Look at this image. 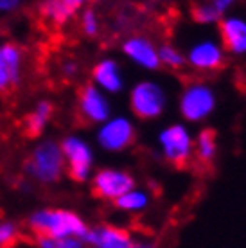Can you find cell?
<instances>
[{
    "instance_id": "cell-22",
    "label": "cell",
    "mask_w": 246,
    "mask_h": 248,
    "mask_svg": "<svg viewBox=\"0 0 246 248\" xmlns=\"http://www.w3.org/2000/svg\"><path fill=\"white\" fill-rule=\"evenodd\" d=\"M81 29L86 36H97L99 32V18L97 13L92 11V9H85L83 15H81Z\"/></svg>"
},
{
    "instance_id": "cell-20",
    "label": "cell",
    "mask_w": 246,
    "mask_h": 248,
    "mask_svg": "<svg viewBox=\"0 0 246 248\" xmlns=\"http://www.w3.org/2000/svg\"><path fill=\"white\" fill-rule=\"evenodd\" d=\"M158 60H160V67H167L171 70H180L187 65L185 54L172 44L158 45Z\"/></svg>"
},
{
    "instance_id": "cell-24",
    "label": "cell",
    "mask_w": 246,
    "mask_h": 248,
    "mask_svg": "<svg viewBox=\"0 0 246 248\" xmlns=\"http://www.w3.org/2000/svg\"><path fill=\"white\" fill-rule=\"evenodd\" d=\"M207 2H209L210 6L214 7L221 16H225V15L237 4V0H207Z\"/></svg>"
},
{
    "instance_id": "cell-25",
    "label": "cell",
    "mask_w": 246,
    "mask_h": 248,
    "mask_svg": "<svg viewBox=\"0 0 246 248\" xmlns=\"http://www.w3.org/2000/svg\"><path fill=\"white\" fill-rule=\"evenodd\" d=\"M58 248H85V241L81 237H63V239H56Z\"/></svg>"
},
{
    "instance_id": "cell-28",
    "label": "cell",
    "mask_w": 246,
    "mask_h": 248,
    "mask_svg": "<svg viewBox=\"0 0 246 248\" xmlns=\"http://www.w3.org/2000/svg\"><path fill=\"white\" fill-rule=\"evenodd\" d=\"M63 2H65V6H67L68 9H70V11H72L76 15V11L85 6L88 0H63Z\"/></svg>"
},
{
    "instance_id": "cell-15",
    "label": "cell",
    "mask_w": 246,
    "mask_h": 248,
    "mask_svg": "<svg viewBox=\"0 0 246 248\" xmlns=\"http://www.w3.org/2000/svg\"><path fill=\"white\" fill-rule=\"evenodd\" d=\"M113 205L123 212H144L151 205V194L148 189H140L135 186L128 192H124L123 196H119Z\"/></svg>"
},
{
    "instance_id": "cell-1",
    "label": "cell",
    "mask_w": 246,
    "mask_h": 248,
    "mask_svg": "<svg viewBox=\"0 0 246 248\" xmlns=\"http://www.w3.org/2000/svg\"><path fill=\"white\" fill-rule=\"evenodd\" d=\"M27 223L38 236L63 239V237H81L86 234L85 219L74 211L67 209H40L29 216Z\"/></svg>"
},
{
    "instance_id": "cell-10",
    "label": "cell",
    "mask_w": 246,
    "mask_h": 248,
    "mask_svg": "<svg viewBox=\"0 0 246 248\" xmlns=\"http://www.w3.org/2000/svg\"><path fill=\"white\" fill-rule=\"evenodd\" d=\"M90 186H92V192L99 200L115 202L119 196H123L124 192H128L129 189H133L137 184L133 174H129L128 171L105 168L95 171L90 176Z\"/></svg>"
},
{
    "instance_id": "cell-14",
    "label": "cell",
    "mask_w": 246,
    "mask_h": 248,
    "mask_svg": "<svg viewBox=\"0 0 246 248\" xmlns=\"http://www.w3.org/2000/svg\"><path fill=\"white\" fill-rule=\"evenodd\" d=\"M92 81L93 85L103 90L106 95L121 93L124 90V76L123 68L117 60L113 58H105L93 65L92 68Z\"/></svg>"
},
{
    "instance_id": "cell-3",
    "label": "cell",
    "mask_w": 246,
    "mask_h": 248,
    "mask_svg": "<svg viewBox=\"0 0 246 248\" xmlns=\"http://www.w3.org/2000/svg\"><path fill=\"white\" fill-rule=\"evenodd\" d=\"M162 158L172 166H185L194 156V135L184 123H172L164 126L156 137Z\"/></svg>"
},
{
    "instance_id": "cell-7",
    "label": "cell",
    "mask_w": 246,
    "mask_h": 248,
    "mask_svg": "<svg viewBox=\"0 0 246 248\" xmlns=\"http://www.w3.org/2000/svg\"><path fill=\"white\" fill-rule=\"evenodd\" d=\"M135 124L126 115H111L103 124H99L95 139L101 148L108 153H119L128 149L135 142Z\"/></svg>"
},
{
    "instance_id": "cell-18",
    "label": "cell",
    "mask_w": 246,
    "mask_h": 248,
    "mask_svg": "<svg viewBox=\"0 0 246 248\" xmlns=\"http://www.w3.org/2000/svg\"><path fill=\"white\" fill-rule=\"evenodd\" d=\"M50 117H52V105H50L49 101H40L34 106L31 115L27 117V131H29V135H40L45 130V126L50 121Z\"/></svg>"
},
{
    "instance_id": "cell-8",
    "label": "cell",
    "mask_w": 246,
    "mask_h": 248,
    "mask_svg": "<svg viewBox=\"0 0 246 248\" xmlns=\"http://www.w3.org/2000/svg\"><path fill=\"white\" fill-rule=\"evenodd\" d=\"M184 54L185 63L196 72H215L225 65V58H227L221 42L214 36L194 40Z\"/></svg>"
},
{
    "instance_id": "cell-11",
    "label": "cell",
    "mask_w": 246,
    "mask_h": 248,
    "mask_svg": "<svg viewBox=\"0 0 246 248\" xmlns=\"http://www.w3.org/2000/svg\"><path fill=\"white\" fill-rule=\"evenodd\" d=\"M79 113L86 123L103 124L106 119L111 117V103L103 90H99L95 85H85L79 92Z\"/></svg>"
},
{
    "instance_id": "cell-12",
    "label": "cell",
    "mask_w": 246,
    "mask_h": 248,
    "mask_svg": "<svg viewBox=\"0 0 246 248\" xmlns=\"http://www.w3.org/2000/svg\"><path fill=\"white\" fill-rule=\"evenodd\" d=\"M217 34L225 52L246 56V18L241 15H225L217 22Z\"/></svg>"
},
{
    "instance_id": "cell-6",
    "label": "cell",
    "mask_w": 246,
    "mask_h": 248,
    "mask_svg": "<svg viewBox=\"0 0 246 248\" xmlns=\"http://www.w3.org/2000/svg\"><path fill=\"white\" fill-rule=\"evenodd\" d=\"M60 146H62V153L65 158V171L68 173V176L77 184H85L90 180L93 171V162H95L92 146L79 135L65 137L60 142Z\"/></svg>"
},
{
    "instance_id": "cell-4",
    "label": "cell",
    "mask_w": 246,
    "mask_h": 248,
    "mask_svg": "<svg viewBox=\"0 0 246 248\" xmlns=\"http://www.w3.org/2000/svg\"><path fill=\"white\" fill-rule=\"evenodd\" d=\"M215 106H217L215 90L203 81L189 83L180 93L178 110L185 123H203L215 112Z\"/></svg>"
},
{
    "instance_id": "cell-5",
    "label": "cell",
    "mask_w": 246,
    "mask_h": 248,
    "mask_svg": "<svg viewBox=\"0 0 246 248\" xmlns=\"http://www.w3.org/2000/svg\"><path fill=\"white\" fill-rule=\"evenodd\" d=\"M129 108L140 121H154L167 108V92L158 81L142 79L129 90Z\"/></svg>"
},
{
    "instance_id": "cell-21",
    "label": "cell",
    "mask_w": 246,
    "mask_h": 248,
    "mask_svg": "<svg viewBox=\"0 0 246 248\" xmlns=\"http://www.w3.org/2000/svg\"><path fill=\"white\" fill-rule=\"evenodd\" d=\"M191 16L200 25H217V22L223 18L221 15L215 11L207 0H203V2H200V4H196V6L192 7Z\"/></svg>"
},
{
    "instance_id": "cell-13",
    "label": "cell",
    "mask_w": 246,
    "mask_h": 248,
    "mask_svg": "<svg viewBox=\"0 0 246 248\" xmlns=\"http://www.w3.org/2000/svg\"><path fill=\"white\" fill-rule=\"evenodd\" d=\"M124 56L129 62L140 67L142 70L154 72L160 68V60H158V45H154L148 36H129L123 44Z\"/></svg>"
},
{
    "instance_id": "cell-27",
    "label": "cell",
    "mask_w": 246,
    "mask_h": 248,
    "mask_svg": "<svg viewBox=\"0 0 246 248\" xmlns=\"http://www.w3.org/2000/svg\"><path fill=\"white\" fill-rule=\"evenodd\" d=\"M24 0H0V13H11L18 9Z\"/></svg>"
},
{
    "instance_id": "cell-9",
    "label": "cell",
    "mask_w": 246,
    "mask_h": 248,
    "mask_svg": "<svg viewBox=\"0 0 246 248\" xmlns=\"http://www.w3.org/2000/svg\"><path fill=\"white\" fill-rule=\"evenodd\" d=\"M83 241L90 248H156L151 241L135 239L126 229L113 225H99L88 229Z\"/></svg>"
},
{
    "instance_id": "cell-26",
    "label": "cell",
    "mask_w": 246,
    "mask_h": 248,
    "mask_svg": "<svg viewBox=\"0 0 246 248\" xmlns=\"http://www.w3.org/2000/svg\"><path fill=\"white\" fill-rule=\"evenodd\" d=\"M13 85H15V81H13V78L9 76V72H6L4 68L0 67V92H4V90H7V88H11Z\"/></svg>"
},
{
    "instance_id": "cell-17",
    "label": "cell",
    "mask_w": 246,
    "mask_h": 248,
    "mask_svg": "<svg viewBox=\"0 0 246 248\" xmlns=\"http://www.w3.org/2000/svg\"><path fill=\"white\" fill-rule=\"evenodd\" d=\"M0 67L9 72L15 85L18 83L22 74V50L15 44L0 45Z\"/></svg>"
},
{
    "instance_id": "cell-19",
    "label": "cell",
    "mask_w": 246,
    "mask_h": 248,
    "mask_svg": "<svg viewBox=\"0 0 246 248\" xmlns=\"http://www.w3.org/2000/svg\"><path fill=\"white\" fill-rule=\"evenodd\" d=\"M40 11H42V15L45 18L50 20L56 25L65 24V22H68V20L74 16V13L65 6L63 0H45L42 4V7H40Z\"/></svg>"
},
{
    "instance_id": "cell-16",
    "label": "cell",
    "mask_w": 246,
    "mask_h": 248,
    "mask_svg": "<svg viewBox=\"0 0 246 248\" xmlns=\"http://www.w3.org/2000/svg\"><path fill=\"white\" fill-rule=\"evenodd\" d=\"M217 155V137L210 128H203L194 137V156L203 164H212Z\"/></svg>"
},
{
    "instance_id": "cell-23",
    "label": "cell",
    "mask_w": 246,
    "mask_h": 248,
    "mask_svg": "<svg viewBox=\"0 0 246 248\" xmlns=\"http://www.w3.org/2000/svg\"><path fill=\"white\" fill-rule=\"evenodd\" d=\"M16 234H18L16 225L11 223V221H2L0 223V248L9 245L11 241H15Z\"/></svg>"
},
{
    "instance_id": "cell-2",
    "label": "cell",
    "mask_w": 246,
    "mask_h": 248,
    "mask_svg": "<svg viewBox=\"0 0 246 248\" xmlns=\"http://www.w3.org/2000/svg\"><path fill=\"white\" fill-rule=\"evenodd\" d=\"M27 173L38 184H56L65 173V158L62 153L60 142L43 140L32 149L31 156L27 160Z\"/></svg>"
},
{
    "instance_id": "cell-29",
    "label": "cell",
    "mask_w": 246,
    "mask_h": 248,
    "mask_svg": "<svg viewBox=\"0 0 246 248\" xmlns=\"http://www.w3.org/2000/svg\"><path fill=\"white\" fill-rule=\"evenodd\" d=\"M63 74L68 76V78H74L77 74V63L76 62H67L63 65Z\"/></svg>"
}]
</instances>
